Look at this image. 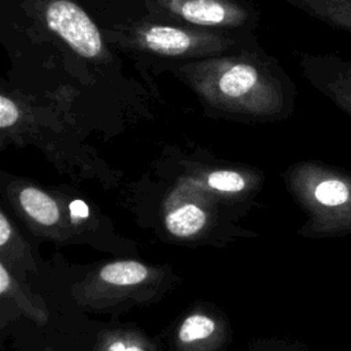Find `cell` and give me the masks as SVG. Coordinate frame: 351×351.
I'll return each instance as SVG.
<instances>
[{"label": "cell", "mask_w": 351, "mask_h": 351, "mask_svg": "<svg viewBox=\"0 0 351 351\" xmlns=\"http://www.w3.org/2000/svg\"><path fill=\"white\" fill-rule=\"evenodd\" d=\"M207 184L210 188L218 192L237 193L244 191L245 180L241 174L232 170H217L207 177Z\"/></svg>", "instance_id": "15"}, {"label": "cell", "mask_w": 351, "mask_h": 351, "mask_svg": "<svg viewBox=\"0 0 351 351\" xmlns=\"http://www.w3.org/2000/svg\"><path fill=\"white\" fill-rule=\"evenodd\" d=\"M41 351H55L52 347H45L44 350H41Z\"/></svg>", "instance_id": "19"}, {"label": "cell", "mask_w": 351, "mask_h": 351, "mask_svg": "<svg viewBox=\"0 0 351 351\" xmlns=\"http://www.w3.org/2000/svg\"><path fill=\"white\" fill-rule=\"evenodd\" d=\"M19 207L27 219L43 233L53 239H64L66 236L60 230L62 211L58 202L48 193L26 186L18 195Z\"/></svg>", "instance_id": "7"}, {"label": "cell", "mask_w": 351, "mask_h": 351, "mask_svg": "<svg viewBox=\"0 0 351 351\" xmlns=\"http://www.w3.org/2000/svg\"><path fill=\"white\" fill-rule=\"evenodd\" d=\"M93 351H156L155 344L136 328H114L103 330Z\"/></svg>", "instance_id": "11"}, {"label": "cell", "mask_w": 351, "mask_h": 351, "mask_svg": "<svg viewBox=\"0 0 351 351\" xmlns=\"http://www.w3.org/2000/svg\"><path fill=\"white\" fill-rule=\"evenodd\" d=\"M0 262L22 280L29 273H37L29 244L18 233L4 211L0 213Z\"/></svg>", "instance_id": "8"}, {"label": "cell", "mask_w": 351, "mask_h": 351, "mask_svg": "<svg viewBox=\"0 0 351 351\" xmlns=\"http://www.w3.org/2000/svg\"><path fill=\"white\" fill-rule=\"evenodd\" d=\"M299 200L308 214L300 233L326 239L351 234V171L325 163H308L295 177Z\"/></svg>", "instance_id": "2"}, {"label": "cell", "mask_w": 351, "mask_h": 351, "mask_svg": "<svg viewBox=\"0 0 351 351\" xmlns=\"http://www.w3.org/2000/svg\"><path fill=\"white\" fill-rule=\"evenodd\" d=\"M207 223L208 213L193 202L177 204L165 215L166 230L178 239H193L199 236Z\"/></svg>", "instance_id": "9"}, {"label": "cell", "mask_w": 351, "mask_h": 351, "mask_svg": "<svg viewBox=\"0 0 351 351\" xmlns=\"http://www.w3.org/2000/svg\"><path fill=\"white\" fill-rule=\"evenodd\" d=\"M70 217L74 222L86 219L89 217V207L82 200H73L69 206Z\"/></svg>", "instance_id": "17"}, {"label": "cell", "mask_w": 351, "mask_h": 351, "mask_svg": "<svg viewBox=\"0 0 351 351\" xmlns=\"http://www.w3.org/2000/svg\"><path fill=\"white\" fill-rule=\"evenodd\" d=\"M0 298L19 310L37 325H45L49 321V310L45 300L25 280L15 276L4 263L0 262Z\"/></svg>", "instance_id": "6"}, {"label": "cell", "mask_w": 351, "mask_h": 351, "mask_svg": "<svg viewBox=\"0 0 351 351\" xmlns=\"http://www.w3.org/2000/svg\"><path fill=\"white\" fill-rule=\"evenodd\" d=\"M178 14L191 23L200 26H219L232 22L234 14L218 0H184Z\"/></svg>", "instance_id": "10"}, {"label": "cell", "mask_w": 351, "mask_h": 351, "mask_svg": "<svg viewBox=\"0 0 351 351\" xmlns=\"http://www.w3.org/2000/svg\"><path fill=\"white\" fill-rule=\"evenodd\" d=\"M19 118V110L16 104L5 97L4 95L0 96V128L7 129L12 126Z\"/></svg>", "instance_id": "16"}, {"label": "cell", "mask_w": 351, "mask_h": 351, "mask_svg": "<svg viewBox=\"0 0 351 351\" xmlns=\"http://www.w3.org/2000/svg\"><path fill=\"white\" fill-rule=\"evenodd\" d=\"M258 81V73L254 67L237 63L229 67L218 80L219 90L228 97H241Z\"/></svg>", "instance_id": "14"}, {"label": "cell", "mask_w": 351, "mask_h": 351, "mask_svg": "<svg viewBox=\"0 0 351 351\" xmlns=\"http://www.w3.org/2000/svg\"><path fill=\"white\" fill-rule=\"evenodd\" d=\"M317 19L351 33V0H291Z\"/></svg>", "instance_id": "12"}, {"label": "cell", "mask_w": 351, "mask_h": 351, "mask_svg": "<svg viewBox=\"0 0 351 351\" xmlns=\"http://www.w3.org/2000/svg\"><path fill=\"white\" fill-rule=\"evenodd\" d=\"M48 27L62 37L78 55L96 58L103 49L99 29L88 14L70 0H55L45 11Z\"/></svg>", "instance_id": "3"}, {"label": "cell", "mask_w": 351, "mask_h": 351, "mask_svg": "<svg viewBox=\"0 0 351 351\" xmlns=\"http://www.w3.org/2000/svg\"><path fill=\"white\" fill-rule=\"evenodd\" d=\"M145 45L160 53L177 55L188 51L192 47V37L177 27L171 26H151L144 33Z\"/></svg>", "instance_id": "13"}, {"label": "cell", "mask_w": 351, "mask_h": 351, "mask_svg": "<svg viewBox=\"0 0 351 351\" xmlns=\"http://www.w3.org/2000/svg\"><path fill=\"white\" fill-rule=\"evenodd\" d=\"M173 282L169 266L117 259L92 269L73 285L70 296L84 310L107 313L156 302Z\"/></svg>", "instance_id": "1"}, {"label": "cell", "mask_w": 351, "mask_h": 351, "mask_svg": "<svg viewBox=\"0 0 351 351\" xmlns=\"http://www.w3.org/2000/svg\"><path fill=\"white\" fill-rule=\"evenodd\" d=\"M284 351H307V350H302V348H288V350H284Z\"/></svg>", "instance_id": "18"}, {"label": "cell", "mask_w": 351, "mask_h": 351, "mask_svg": "<svg viewBox=\"0 0 351 351\" xmlns=\"http://www.w3.org/2000/svg\"><path fill=\"white\" fill-rule=\"evenodd\" d=\"M304 67L315 88L351 118V58L311 56Z\"/></svg>", "instance_id": "5"}, {"label": "cell", "mask_w": 351, "mask_h": 351, "mask_svg": "<svg viewBox=\"0 0 351 351\" xmlns=\"http://www.w3.org/2000/svg\"><path fill=\"white\" fill-rule=\"evenodd\" d=\"M228 340L229 326L223 315L202 304L178 321L173 336L176 351H222Z\"/></svg>", "instance_id": "4"}]
</instances>
